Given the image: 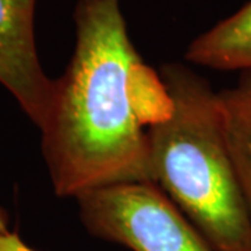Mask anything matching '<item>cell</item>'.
<instances>
[{
  "instance_id": "obj_1",
  "label": "cell",
  "mask_w": 251,
  "mask_h": 251,
  "mask_svg": "<svg viewBox=\"0 0 251 251\" xmlns=\"http://www.w3.org/2000/svg\"><path fill=\"white\" fill-rule=\"evenodd\" d=\"M73 18L74 52L39 128L54 194L151 181L147 128L169 105L161 75L133 45L120 0H77Z\"/></svg>"
},
{
  "instance_id": "obj_2",
  "label": "cell",
  "mask_w": 251,
  "mask_h": 251,
  "mask_svg": "<svg viewBox=\"0 0 251 251\" xmlns=\"http://www.w3.org/2000/svg\"><path fill=\"white\" fill-rule=\"evenodd\" d=\"M169 105L147 128L151 181L214 251H251V218L225 138L218 92L181 63L161 67Z\"/></svg>"
},
{
  "instance_id": "obj_3",
  "label": "cell",
  "mask_w": 251,
  "mask_h": 251,
  "mask_svg": "<svg viewBox=\"0 0 251 251\" xmlns=\"http://www.w3.org/2000/svg\"><path fill=\"white\" fill-rule=\"evenodd\" d=\"M88 233L131 251H214L151 181L97 188L75 198Z\"/></svg>"
},
{
  "instance_id": "obj_4",
  "label": "cell",
  "mask_w": 251,
  "mask_h": 251,
  "mask_svg": "<svg viewBox=\"0 0 251 251\" xmlns=\"http://www.w3.org/2000/svg\"><path fill=\"white\" fill-rule=\"evenodd\" d=\"M36 0H0V84L41 128L52 98L53 80L36 52Z\"/></svg>"
},
{
  "instance_id": "obj_5",
  "label": "cell",
  "mask_w": 251,
  "mask_h": 251,
  "mask_svg": "<svg viewBox=\"0 0 251 251\" xmlns=\"http://www.w3.org/2000/svg\"><path fill=\"white\" fill-rule=\"evenodd\" d=\"M186 59L215 70L251 72V1L198 35L188 45Z\"/></svg>"
},
{
  "instance_id": "obj_6",
  "label": "cell",
  "mask_w": 251,
  "mask_h": 251,
  "mask_svg": "<svg viewBox=\"0 0 251 251\" xmlns=\"http://www.w3.org/2000/svg\"><path fill=\"white\" fill-rule=\"evenodd\" d=\"M218 97L229 155L251 218V72H243L237 84Z\"/></svg>"
},
{
  "instance_id": "obj_7",
  "label": "cell",
  "mask_w": 251,
  "mask_h": 251,
  "mask_svg": "<svg viewBox=\"0 0 251 251\" xmlns=\"http://www.w3.org/2000/svg\"><path fill=\"white\" fill-rule=\"evenodd\" d=\"M0 251H35L21 240V237L16 233L0 232Z\"/></svg>"
},
{
  "instance_id": "obj_8",
  "label": "cell",
  "mask_w": 251,
  "mask_h": 251,
  "mask_svg": "<svg viewBox=\"0 0 251 251\" xmlns=\"http://www.w3.org/2000/svg\"><path fill=\"white\" fill-rule=\"evenodd\" d=\"M9 230V216L7 212L0 206V232H7Z\"/></svg>"
}]
</instances>
